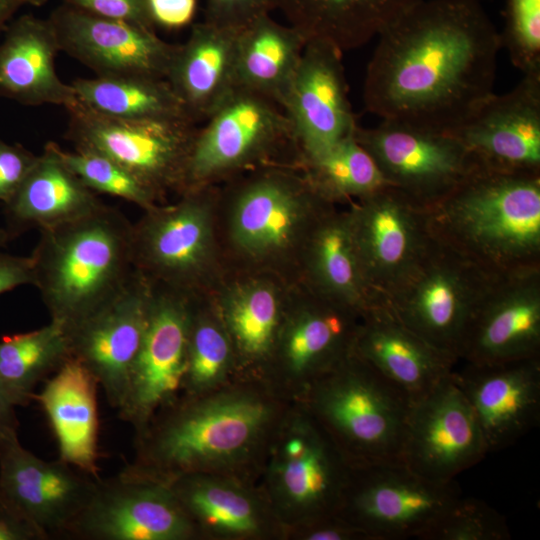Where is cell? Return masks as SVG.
<instances>
[{
	"mask_svg": "<svg viewBox=\"0 0 540 540\" xmlns=\"http://www.w3.org/2000/svg\"><path fill=\"white\" fill-rule=\"evenodd\" d=\"M355 139L371 155L388 186L428 209L480 168L452 134L382 120L357 126Z\"/></svg>",
	"mask_w": 540,
	"mask_h": 540,
	"instance_id": "obj_12",
	"label": "cell"
},
{
	"mask_svg": "<svg viewBox=\"0 0 540 540\" xmlns=\"http://www.w3.org/2000/svg\"><path fill=\"white\" fill-rule=\"evenodd\" d=\"M304 540H369L367 535L338 514L317 518L296 527Z\"/></svg>",
	"mask_w": 540,
	"mask_h": 540,
	"instance_id": "obj_46",
	"label": "cell"
},
{
	"mask_svg": "<svg viewBox=\"0 0 540 540\" xmlns=\"http://www.w3.org/2000/svg\"><path fill=\"white\" fill-rule=\"evenodd\" d=\"M26 284H33L30 256L0 252V295Z\"/></svg>",
	"mask_w": 540,
	"mask_h": 540,
	"instance_id": "obj_48",
	"label": "cell"
},
{
	"mask_svg": "<svg viewBox=\"0 0 540 540\" xmlns=\"http://www.w3.org/2000/svg\"><path fill=\"white\" fill-rule=\"evenodd\" d=\"M11 239L12 237L8 231L0 228V249L3 248Z\"/></svg>",
	"mask_w": 540,
	"mask_h": 540,
	"instance_id": "obj_52",
	"label": "cell"
},
{
	"mask_svg": "<svg viewBox=\"0 0 540 540\" xmlns=\"http://www.w3.org/2000/svg\"><path fill=\"white\" fill-rule=\"evenodd\" d=\"M503 515L487 503L461 496L437 524L427 540H508Z\"/></svg>",
	"mask_w": 540,
	"mask_h": 540,
	"instance_id": "obj_41",
	"label": "cell"
},
{
	"mask_svg": "<svg viewBox=\"0 0 540 540\" xmlns=\"http://www.w3.org/2000/svg\"><path fill=\"white\" fill-rule=\"evenodd\" d=\"M206 122L192 145L186 189L211 185L223 176L263 163L287 147L300 151L284 110L248 90L236 88Z\"/></svg>",
	"mask_w": 540,
	"mask_h": 540,
	"instance_id": "obj_11",
	"label": "cell"
},
{
	"mask_svg": "<svg viewBox=\"0 0 540 540\" xmlns=\"http://www.w3.org/2000/svg\"><path fill=\"white\" fill-rule=\"evenodd\" d=\"M217 312L231 339L237 367L258 370L270 363L286 313L272 283L258 279L232 286Z\"/></svg>",
	"mask_w": 540,
	"mask_h": 540,
	"instance_id": "obj_34",
	"label": "cell"
},
{
	"mask_svg": "<svg viewBox=\"0 0 540 540\" xmlns=\"http://www.w3.org/2000/svg\"><path fill=\"white\" fill-rule=\"evenodd\" d=\"M71 85L79 102L111 118L195 123L165 79L145 76H96L76 79Z\"/></svg>",
	"mask_w": 540,
	"mask_h": 540,
	"instance_id": "obj_36",
	"label": "cell"
},
{
	"mask_svg": "<svg viewBox=\"0 0 540 540\" xmlns=\"http://www.w3.org/2000/svg\"><path fill=\"white\" fill-rule=\"evenodd\" d=\"M132 225L103 203L78 219L39 231L30 255L35 286L50 320L70 332L112 301L136 270Z\"/></svg>",
	"mask_w": 540,
	"mask_h": 540,
	"instance_id": "obj_4",
	"label": "cell"
},
{
	"mask_svg": "<svg viewBox=\"0 0 540 540\" xmlns=\"http://www.w3.org/2000/svg\"><path fill=\"white\" fill-rule=\"evenodd\" d=\"M168 482L198 535L261 537L270 522L277 521L266 496L247 487L234 474L194 473Z\"/></svg>",
	"mask_w": 540,
	"mask_h": 540,
	"instance_id": "obj_30",
	"label": "cell"
},
{
	"mask_svg": "<svg viewBox=\"0 0 540 540\" xmlns=\"http://www.w3.org/2000/svg\"><path fill=\"white\" fill-rule=\"evenodd\" d=\"M44 382L34 400L49 420L58 458L95 479L100 478L97 380L83 364L70 357Z\"/></svg>",
	"mask_w": 540,
	"mask_h": 540,
	"instance_id": "obj_28",
	"label": "cell"
},
{
	"mask_svg": "<svg viewBox=\"0 0 540 540\" xmlns=\"http://www.w3.org/2000/svg\"><path fill=\"white\" fill-rule=\"evenodd\" d=\"M198 532L170 483L125 466L99 478L71 532L74 540H190Z\"/></svg>",
	"mask_w": 540,
	"mask_h": 540,
	"instance_id": "obj_14",
	"label": "cell"
},
{
	"mask_svg": "<svg viewBox=\"0 0 540 540\" xmlns=\"http://www.w3.org/2000/svg\"><path fill=\"white\" fill-rule=\"evenodd\" d=\"M299 400L350 465L401 460L410 404L353 353Z\"/></svg>",
	"mask_w": 540,
	"mask_h": 540,
	"instance_id": "obj_5",
	"label": "cell"
},
{
	"mask_svg": "<svg viewBox=\"0 0 540 540\" xmlns=\"http://www.w3.org/2000/svg\"><path fill=\"white\" fill-rule=\"evenodd\" d=\"M352 353L413 404L459 361L402 323L385 299L361 315Z\"/></svg>",
	"mask_w": 540,
	"mask_h": 540,
	"instance_id": "obj_26",
	"label": "cell"
},
{
	"mask_svg": "<svg viewBox=\"0 0 540 540\" xmlns=\"http://www.w3.org/2000/svg\"><path fill=\"white\" fill-rule=\"evenodd\" d=\"M6 27L0 43V97L32 106L74 104L72 85L56 73L60 49L49 19L24 14Z\"/></svg>",
	"mask_w": 540,
	"mask_h": 540,
	"instance_id": "obj_27",
	"label": "cell"
},
{
	"mask_svg": "<svg viewBox=\"0 0 540 540\" xmlns=\"http://www.w3.org/2000/svg\"><path fill=\"white\" fill-rule=\"evenodd\" d=\"M237 368L231 339L218 314L191 296L187 365L181 394L203 395L226 386Z\"/></svg>",
	"mask_w": 540,
	"mask_h": 540,
	"instance_id": "obj_38",
	"label": "cell"
},
{
	"mask_svg": "<svg viewBox=\"0 0 540 540\" xmlns=\"http://www.w3.org/2000/svg\"><path fill=\"white\" fill-rule=\"evenodd\" d=\"M63 4L96 16L127 21L154 30L146 0H62Z\"/></svg>",
	"mask_w": 540,
	"mask_h": 540,
	"instance_id": "obj_44",
	"label": "cell"
},
{
	"mask_svg": "<svg viewBox=\"0 0 540 540\" xmlns=\"http://www.w3.org/2000/svg\"><path fill=\"white\" fill-rule=\"evenodd\" d=\"M23 1L25 4H29L36 7L42 6L47 2V0H23Z\"/></svg>",
	"mask_w": 540,
	"mask_h": 540,
	"instance_id": "obj_53",
	"label": "cell"
},
{
	"mask_svg": "<svg viewBox=\"0 0 540 540\" xmlns=\"http://www.w3.org/2000/svg\"><path fill=\"white\" fill-rule=\"evenodd\" d=\"M306 39L290 25L263 15L240 29L236 51V88L276 102L295 72Z\"/></svg>",
	"mask_w": 540,
	"mask_h": 540,
	"instance_id": "obj_35",
	"label": "cell"
},
{
	"mask_svg": "<svg viewBox=\"0 0 540 540\" xmlns=\"http://www.w3.org/2000/svg\"><path fill=\"white\" fill-rule=\"evenodd\" d=\"M450 134L482 168L540 173V74L491 94Z\"/></svg>",
	"mask_w": 540,
	"mask_h": 540,
	"instance_id": "obj_23",
	"label": "cell"
},
{
	"mask_svg": "<svg viewBox=\"0 0 540 540\" xmlns=\"http://www.w3.org/2000/svg\"><path fill=\"white\" fill-rule=\"evenodd\" d=\"M190 300L191 296L152 286L147 328L117 410L118 417L130 424L135 434L182 392Z\"/></svg>",
	"mask_w": 540,
	"mask_h": 540,
	"instance_id": "obj_17",
	"label": "cell"
},
{
	"mask_svg": "<svg viewBox=\"0 0 540 540\" xmlns=\"http://www.w3.org/2000/svg\"><path fill=\"white\" fill-rule=\"evenodd\" d=\"M151 298V284L136 271L112 301L68 332L71 357L90 371L116 411L142 345Z\"/></svg>",
	"mask_w": 540,
	"mask_h": 540,
	"instance_id": "obj_21",
	"label": "cell"
},
{
	"mask_svg": "<svg viewBox=\"0 0 540 540\" xmlns=\"http://www.w3.org/2000/svg\"><path fill=\"white\" fill-rule=\"evenodd\" d=\"M488 453L453 371L410 405L401 460L417 473L435 481H455Z\"/></svg>",
	"mask_w": 540,
	"mask_h": 540,
	"instance_id": "obj_18",
	"label": "cell"
},
{
	"mask_svg": "<svg viewBox=\"0 0 540 540\" xmlns=\"http://www.w3.org/2000/svg\"><path fill=\"white\" fill-rule=\"evenodd\" d=\"M366 280L385 298L429 249L427 211L391 186L357 199L348 211Z\"/></svg>",
	"mask_w": 540,
	"mask_h": 540,
	"instance_id": "obj_16",
	"label": "cell"
},
{
	"mask_svg": "<svg viewBox=\"0 0 540 540\" xmlns=\"http://www.w3.org/2000/svg\"><path fill=\"white\" fill-rule=\"evenodd\" d=\"M505 25L500 35L515 67L540 74V0H505Z\"/></svg>",
	"mask_w": 540,
	"mask_h": 540,
	"instance_id": "obj_42",
	"label": "cell"
},
{
	"mask_svg": "<svg viewBox=\"0 0 540 540\" xmlns=\"http://www.w3.org/2000/svg\"><path fill=\"white\" fill-rule=\"evenodd\" d=\"M277 416L270 395L253 388L180 394L135 434V457L127 466L165 481L194 473L234 474L265 448Z\"/></svg>",
	"mask_w": 540,
	"mask_h": 540,
	"instance_id": "obj_2",
	"label": "cell"
},
{
	"mask_svg": "<svg viewBox=\"0 0 540 540\" xmlns=\"http://www.w3.org/2000/svg\"><path fill=\"white\" fill-rule=\"evenodd\" d=\"M501 44L478 0H420L379 33L365 107L382 120L450 134L494 93Z\"/></svg>",
	"mask_w": 540,
	"mask_h": 540,
	"instance_id": "obj_1",
	"label": "cell"
},
{
	"mask_svg": "<svg viewBox=\"0 0 540 540\" xmlns=\"http://www.w3.org/2000/svg\"><path fill=\"white\" fill-rule=\"evenodd\" d=\"M210 185L188 188L169 206L145 210L132 225L135 270L152 286L195 296L212 263Z\"/></svg>",
	"mask_w": 540,
	"mask_h": 540,
	"instance_id": "obj_10",
	"label": "cell"
},
{
	"mask_svg": "<svg viewBox=\"0 0 540 540\" xmlns=\"http://www.w3.org/2000/svg\"><path fill=\"white\" fill-rule=\"evenodd\" d=\"M308 289L360 317L383 300L369 286L348 211L329 204L315 219L302 245Z\"/></svg>",
	"mask_w": 540,
	"mask_h": 540,
	"instance_id": "obj_29",
	"label": "cell"
},
{
	"mask_svg": "<svg viewBox=\"0 0 540 540\" xmlns=\"http://www.w3.org/2000/svg\"><path fill=\"white\" fill-rule=\"evenodd\" d=\"M457 356L469 363L540 357V267L496 278L471 316Z\"/></svg>",
	"mask_w": 540,
	"mask_h": 540,
	"instance_id": "obj_22",
	"label": "cell"
},
{
	"mask_svg": "<svg viewBox=\"0 0 540 540\" xmlns=\"http://www.w3.org/2000/svg\"><path fill=\"white\" fill-rule=\"evenodd\" d=\"M301 165L314 191L332 204L360 199L387 185L377 164L354 134L303 160Z\"/></svg>",
	"mask_w": 540,
	"mask_h": 540,
	"instance_id": "obj_39",
	"label": "cell"
},
{
	"mask_svg": "<svg viewBox=\"0 0 540 540\" xmlns=\"http://www.w3.org/2000/svg\"><path fill=\"white\" fill-rule=\"evenodd\" d=\"M98 479L59 458H39L22 446L18 433L0 435V506L40 540L70 539Z\"/></svg>",
	"mask_w": 540,
	"mask_h": 540,
	"instance_id": "obj_13",
	"label": "cell"
},
{
	"mask_svg": "<svg viewBox=\"0 0 540 540\" xmlns=\"http://www.w3.org/2000/svg\"><path fill=\"white\" fill-rule=\"evenodd\" d=\"M272 9V0H207L204 21L240 30Z\"/></svg>",
	"mask_w": 540,
	"mask_h": 540,
	"instance_id": "obj_43",
	"label": "cell"
},
{
	"mask_svg": "<svg viewBox=\"0 0 540 540\" xmlns=\"http://www.w3.org/2000/svg\"><path fill=\"white\" fill-rule=\"evenodd\" d=\"M461 496L455 481L432 480L402 460L351 465L337 514L369 540H427Z\"/></svg>",
	"mask_w": 540,
	"mask_h": 540,
	"instance_id": "obj_7",
	"label": "cell"
},
{
	"mask_svg": "<svg viewBox=\"0 0 540 540\" xmlns=\"http://www.w3.org/2000/svg\"><path fill=\"white\" fill-rule=\"evenodd\" d=\"M305 39L358 48L420 0H272Z\"/></svg>",
	"mask_w": 540,
	"mask_h": 540,
	"instance_id": "obj_33",
	"label": "cell"
},
{
	"mask_svg": "<svg viewBox=\"0 0 540 540\" xmlns=\"http://www.w3.org/2000/svg\"><path fill=\"white\" fill-rule=\"evenodd\" d=\"M453 370L488 452L505 449L540 422V357L469 363Z\"/></svg>",
	"mask_w": 540,
	"mask_h": 540,
	"instance_id": "obj_25",
	"label": "cell"
},
{
	"mask_svg": "<svg viewBox=\"0 0 540 540\" xmlns=\"http://www.w3.org/2000/svg\"><path fill=\"white\" fill-rule=\"evenodd\" d=\"M71 357L65 328L50 320L25 333L5 335L0 340V380L15 406H27L41 382L53 375Z\"/></svg>",
	"mask_w": 540,
	"mask_h": 540,
	"instance_id": "obj_37",
	"label": "cell"
},
{
	"mask_svg": "<svg viewBox=\"0 0 540 540\" xmlns=\"http://www.w3.org/2000/svg\"><path fill=\"white\" fill-rule=\"evenodd\" d=\"M146 5L154 26L178 29L194 18L197 0H146Z\"/></svg>",
	"mask_w": 540,
	"mask_h": 540,
	"instance_id": "obj_47",
	"label": "cell"
},
{
	"mask_svg": "<svg viewBox=\"0 0 540 540\" xmlns=\"http://www.w3.org/2000/svg\"><path fill=\"white\" fill-rule=\"evenodd\" d=\"M329 204L304 175L263 170L234 193L229 227L232 242L238 251L256 260L278 257L295 243L302 248L315 219Z\"/></svg>",
	"mask_w": 540,
	"mask_h": 540,
	"instance_id": "obj_15",
	"label": "cell"
},
{
	"mask_svg": "<svg viewBox=\"0 0 540 540\" xmlns=\"http://www.w3.org/2000/svg\"><path fill=\"white\" fill-rule=\"evenodd\" d=\"M23 4V0H0V31Z\"/></svg>",
	"mask_w": 540,
	"mask_h": 540,
	"instance_id": "obj_51",
	"label": "cell"
},
{
	"mask_svg": "<svg viewBox=\"0 0 540 540\" xmlns=\"http://www.w3.org/2000/svg\"><path fill=\"white\" fill-rule=\"evenodd\" d=\"M15 406L8 399L0 380V435L18 433Z\"/></svg>",
	"mask_w": 540,
	"mask_h": 540,
	"instance_id": "obj_50",
	"label": "cell"
},
{
	"mask_svg": "<svg viewBox=\"0 0 540 540\" xmlns=\"http://www.w3.org/2000/svg\"><path fill=\"white\" fill-rule=\"evenodd\" d=\"M301 162L352 136L357 124L347 96L342 51L322 40L306 41L280 102Z\"/></svg>",
	"mask_w": 540,
	"mask_h": 540,
	"instance_id": "obj_20",
	"label": "cell"
},
{
	"mask_svg": "<svg viewBox=\"0 0 540 540\" xmlns=\"http://www.w3.org/2000/svg\"><path fill=\"white\" fill-rule=\"evenodd\" d=\"M5 204V228L13 238L89 214L103 202L57 156L50 142Z\"/></svg>",
	"mask_w": 540,
	"mask_h": 540,
	"instance_id": "obj_32",
	"label": "cell"
},
{
	"mask_svg": "<svg viewBox=\"0 0 540 540\" xmlns=\"http://www.w3.org/2000/svg\"><path fill=\"white\" fill-rule=\"evenodd\" d=\"M59 49L96 76L167 78L179 44L168 43L155 31L127 21L89 14L68 5L50 16Z\"/></svg>",
	"mask_w": 540,
	"mask_h": 540,
	"instance_id": "obj_19",
	"label": "cell"
},
{
	"mask_svg": "<svg viewBox=\"0 0 540 540\" xmlns=\"http://www.w3.org/2000/svg\"><path fill=\"white\" fill-rule=\"evenodd\" d=\"M426 211L434 239L489 272L540 267V173L480 167Z\"/></svg>",
	"mask_w": 540,
	"mask_h": 540,
	"instance_id": "obj_3",
	"label": "cell"
},
{
	"mask_svg": "<svg viewBox=\"0 0 540 540\" xmlns=\"http://www.w3.org/2000/svg\"><path fill=\"white\" fill-rule=\"evenodd\" d=\"M37 156L19 144L0 139V202L6 203L13 196Z\"/></svg>",
	"mask_w": 540,
	"mask_h": 540,
	"instance_id": "obj_45",
	"label": "cell"
},
{
	"mask_svg": "<svg viewBox=\"0 0 540 540\" xmlns=\"http://www.w3.org/2000/svg\"><path fill=\"white\" fill-rule=\"evenodd\" d=\"M268 440L266 494L278 523L298 527L337 514L350 463L303 405Z\"/></svg>",
	"mask_w": 540,
	"mask_h": 540,
	"instance_id": "obj_6",
	"label": "cell"
},
{
	"mask_svg": "<svg viewBox=\"0 0 540 540\" xmlns=\"http://www.w3.org/2000/svg\"><path fill=\"white\" fill-rule=\"evenodd\" d=\"M67 138L75 149L102 154L124 167L158 198L186 189L187 165L198 129L180 120H122L78 100L66 107Z\"/></svg>",
	"mask_w": 540,
	"mask_h": 540,
	"instance_id": "obj_9",
	"label": "cell"
},
{
	"mask_svg": "<svg viewBox=\"0 0 540 540\" xmlns=\"http://www.w3.org/2000/svg\"><path fill=\"white\" fill-rule=\"evenodd\" d=\"M360 316L310 289L285 313L271 358L280 384L299 400L352 353Z\"/></svg>",
	"mask_w": 540,
	"mask_h": 540,
	"instance_id": "obj_24",
	"label": "cell"
},
{
	"mask_svg": "<svg viewBox=\"0 0 540 540\" xmlns=\"http://www.w3.org/2000/svg\"><path fill=\"white\" fill-rule=\"evenodd\" d=\"M0 540H40L33 528L0 506Z\"/></svg>",
	"mask_w": 540,
	"mask_h": 540,
	"instance_id": "obj_49",
	"label": "cell"
},
{
	"mask_svg": "<svg viewBox=\"0 0 540 540\" xmlns=\"http://www.w3.org/2000/svg\"><path fill=\"white\" fill-rule=\"evenodd\" d=\"M239 31L203 21L179 44L166 80L195 123L206 121L236 89Z\"/></svg>",
	"mask_w": 540,
	"mask_h": 540,
	"instance_id": "obj_31",
	"label": "cell"
},
{
	"mask_svg": "<svg viewBox=\"0 0 540 540\" xmlns=\"http://www.w3.org/2000/svg\"><path fill=\"white\" fill-rule=\"evenodd\" d=\"M50 144L62 162L93 192L121 198L144 211L157 205L158 196L114 160L93 151L71 152L54 142Z\"/></svg>",
	"mask_w": 540,
	"mask_h": 540,
	"instance_id": "obj_40",
	"label": "cell"
},
{
	"mask_svg": "<svg viewBox=\"0 0 540 540\" xmlns=\"http://www.w3.org/2000/svg\"><path fill=\"white\" fill-rule=\"evenodd\" d=\"M499 275L433 237L418 265L384 299L402 323L458 359L466 326Z\"/></svg>",
	"mask_w": 540,
	"mask_h": 540,
	"instance_id": "obj_8",
	"label": "cell"
}]
</instances>
